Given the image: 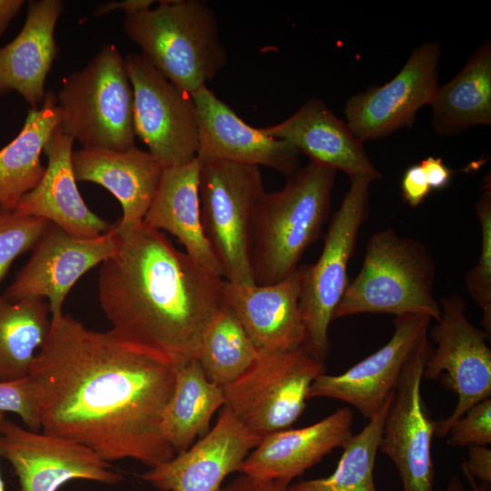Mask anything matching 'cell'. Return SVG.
<instances>
[{
	"instance_id": "603a6c76",
	"label": "cell",
	"mask_w": 491,
	"mask_h": 491,
	"mask_svg": "<svg viewBox=\"0 0 491 491\" xmlns=\"http://www.w3.org/2000/svg\"><path fill=\"white\" fill-rule=\"evenodd\" d=\"M352 425V409L343 407L308 426L266 435L246 457L239 472L290 484L335 448L342 447L353 435Z\"/></svg>"
},
{
	"instance_id": "7bdbcfd3",
	"label": "cell",
	"mask_w": 491,
	"mask_h": 491,
	"mask_svg": "<svg viewBox=\"0 0 491 491\" xmlns=\"http://www.w3.org/2000/svg\"><path fill=\"white\" fill-rule=\"evenodd\" d=\"M446 491H466L463 481L456 476H452Z\"/></svg>"
},
{
	"instance_id": "2e32d148",
	"label": "cell",
	"mask_w": 491,
	"mask_h": 491,
	"mask_svg": "<svg viewBox=\"0 0 491 491\" xmlns=\"http://www.w3.org/2000/svg\"><path fill=\"white\" fill-rule=\"evenodd\" d=\"M431 318L420 315L396 316L394 333L381 348L339 375H320L309 399L327 397L356 408L368 420L394 393L403 368Z\"/></svg>"
},
{
	"instance_id": "ab89813d",
	"label": "cell",
	"mask_w": 491,
	"mask_h": 491,
	"mask_svg": "<svg viewBox=\"0 0 491 491\" xmlns=\"http://www.w3.org/2000/svg\"><path fill=\"white\" fill-rule=\"evenodd\" d=\"M154 0H122L104 3L96 6L94 11L95 17L103 16L114 11H123L126 15L151 9Z\"/></svg>"
},
{
	"instance_id": "836d02e7",
	"label": "cell",
	"mask_w": 491,
	"mask_h": 491,
	"mask_svg": "<svg viewBox=\"0 0 491 491\" xmlns=\"http://www.w3.org/2000/svg\"><path fill=\"white\" fill-rule=\"evenodd\" d=\"M447 435V443L453 446L489 445L491 443V398H486L470 407L451 425Z\"/></svg>"
},
{
	"instance_id": "4dcf8cb0",
	"label": "cell",
	"mask_w": 491,
	"mask_h": 491,
	"mask_svg": "<svg viewBox=\"0 0 491 491\" xmlns=\"http://www.w3.org/2000/svg\"><path fill=\"white\" fill-rule=\"evenodd\" d=\"M393 394L366 426L346 440L336 467L330 476L299 481L289 485L287 491H376L375 462Z\"/></svg>"
},
{
	"instance_id": "f1b7e54d",
	"label": "cell",
	"mask_w": 491,
	"mask_h": 491,
	"mask_svg": "<svg viewBox=\"0 0 491 491\" xmlns=\"http://www.w3.org/2000/svg\"><path fill=\"white\" fill-rule=\"evenodd\" d=\"M49 304L42 297L0 296V381L27 376L49 334Z\"/></svg>"
},
{
	"instance_id": "1f68e13d",
	"label": "cell",
	"mask_w": 491,
	"mask_h": 491,
	"mask_svg": "<svg viewBox=\"0 0 491 491\" xmlns=\"http://www.w3.org/2000/svg\"><path fill=\"white\" fill-rule=\"evenodd\" d=\"M481 227V251L476 264L465 277L466 289L482 310L483 330L491 335V179L483 181L482 194L476 204Z\"/></svg>"
},
{
	"instance_id": "ac0fdd59",
	"label": "cell",
	"mask_w": 491,
	"mask_h": 491,
	"mask_svg": "<svg viewBox=\"0 0 491 491\" xmlns=\"http://www.w3.org/2000/svg\"><path fill=\"white\" fill-rule=\"evenodd\" d=\"M191 96L196 113L199 160L264 165L286 175L298 170L300 154L290 144L245 123L206 85Z\"/></svg>"
},
{
	"instance_id": "44dd1931",
	"label": "cell",
	"mask_w": 491,
	"mask_h": 491,
	"mask_svg": "<svg viewBox=\"0 0 491 491\" xmlns=\"http://www.w3.org/2000/svg\"><path fill=\"white\" fill-rule=\"evenodd\" d=\"M259 130L287 142L310 161L343 171L350 179L368 177L375 181L381 177L363 143L320 99H309L286 120Z\"/></svg>"
},
{
	"instance_id": "f35d334b",
	"label": "cell",
	"mask_w": 491,
	"mask_h": 491,
	"mask_svg": "<svg viewBox=\"0 0 491 491\" xmlns=\"http://www.w3.org/2000/svg\"><path fill=\"white\" fill-rule=\"evenodd\" d=\"M289 485L280 480H264L241 474L219 491H287Z\"/></svg>"
},
{
	"instance_id": "30bf717a",
	"label": "cell",
	"mask_w": 491,
	"mask_h": 491,
	"mask_svg": "<svg viewBox=\"0 0 491 491\" xmlns=\"http://www.w3.org/2000/svg\"><path fill=\"white\" fill-rule=\"evenodd\" d=\"M440 317L430 330L437 345L426 363L424 377L442 378L457 402L445 419L436 421L435 436L442 437L451 425L470 407L491 396L490 336L474 326L466 316V304L457 295L441 298Z\"/></svg>"
},
{
	"instance_id": "7c38bea8",
	"label": "cell",
	"mask_w": 491,
	"mask_h": 491,
	"mask_svg": "<svg viewBox=\"0 0 491 491\" xmlns=\"http://www.w3.org/2000/svg\"><path fill=\"white\" fill-rule=\"evenodd\" d=\"M432 349L427 330L403 368L382 430L379 451L396 466L403 491H434L432 439L436 421L421 392L425 366Z\"/></svg>"
},
{
	"instance_id": "f546056e",
	"label": "cell",
	"mask_w": 491,
	"mask_h": 491,
	"mask_svg": "<svg viewBox=\"0 0 491 491\" xmlns=\"http://www.w3.org/2000/svg\"><path fill=\"white\" fill-rule=\"evenodd\" d=\"M257 356L250 337L225 305L205 330L196 359L207 379L224 387L242 376Z\"/></svg>"
},
{
	"instance_id": "5bb4252c",
	"label": "cell",
	"mask_w": 491,
	"mask_h": 491,
	"mask_svg": "<svg viewBox=\"0 0 491 491\" xmlns=\"http://www.w3.org/2000/svg\"><path fill=\"white\" fill-rule=\"evenodd\" d=\"M0 456L12 466L20 491H57L72 480L115 486L124 476L91 448L3 418Z\"/></svg>"
},
{
	"instance_id": "ffe728a7",
	"label": "cell",
	"mask_w": 491,
	"mask_h": 491,
	"mask_svg": "<svg viewBox=\"0 0 491 491\" xmlns=\"http://www.w3.org/2000/svg\"><path fill=\"white\" fill-rule=\"evenodd\" d=\"M72 162L76 181L102 185L120 203L116 227L122 236L143 224L165 170L149 152L135 145L125 151L82 148L73 151Z\"/></svg>"
},
{
	"instance_id": "9a60e30c",
	"label": "cell",
	"mask_w": 491,
	"mask_h": 491,
	"mask_svg": "<svg viewBox=\"0 0 491 491\" xmlns=\"http://www.w3.org/2000/svg\"><path fill=\"white\" fill-rule=\"evenodd\" d=\"M440 55L437 42L424 43L389 82L347 100L346 123L360 142L387 136L414 124L418 110L431 104L439 86Z\"/></svg>"
},
{
	"instance_id": "e0dca14e",
	"label": "cell",
	"mask_w": 491,
	"mask_h": 491,
	"mask_svg": "<svg viewBox=\"0 0 491 491\" xmlns=\"http://www.w3.org/2000/svg\"><path fill=\"white\" fill-rule=\"evenodd\" d=\"M262 437L225 406L215 426L196 443L140 477L159 491H219Z\"/></svg>"
},
{
	"instance_id": "74e56055",
	"label": "cell",
	"mask_w": 491,
	"mask_h": 491,
	"mask_svg": "<svg viewBox=\"0 0 491 491\" xmlns=\"http://www.w3.org/2000/svg\"><path fill=\"white\" fill-rule=\"evenodd\" d=\"M420 165L432 191L444 189L450 184L454 171L441 157L427 156L421 161Z\"/></svg>"
},
{
	"instance_id": "4fadbf2b",
	"label": "cell",
	"mask_w": 491,
	"mask_h": 491,
	"mask_svg": "<svg viewBox=\"0 0 491 491\" xmlns=\"http://www.w3.org/2000/svg\"><path fill=\"white\" fill-rule=\"evenodd\" d=\"M122 236L114 225L95 237H78L48 222L27 263L3 295L11 299L47 298L51 320L64 315L65 299L78 279L113 256Z\"/></svg>"
},
{
	"instance_id": "7a4b0ae2",
	"label": "cell",
	"mask_w": 491,
	"mask_h": 491,
	"mask_svg": "<svg viewBox=\"0 0 491 491\" xmlns=\"http://www.w3.org/2000/svg\"><path fill=\"white\" fill-rule=\"evenodd\" d=\"M224 281L143 222L101 264L98 299L118 341L175 369L196 358L205 330L225 306Z\"/></svg>"
},
{
	"instance_id": "484cf974",
	"label": "cell",
	"mask_w": 491,
	"mask_h": 491,
	"mask_svg": "<svg viewBox=\"0 0 491 491\" xmlns=\"http://www.w3.org/2000/svg\"><path fill=\"white\" fill-rule=\"evenodd\" d=\"M432 125L442 136H452L491 123V43H483L460 72L439 85L430 104Z\"/></svg>"
},
{
	"instance_id": "277c9868",
	"label": "cell",
	"mask_w": 491,
	"mask_h": 491,
	"mask_svg": "<svg viewBox=\"0 0 491 491\" xmlns=\"http://www.w3.org/2000/svg\"><path fill=\"white\" fill-rule=\"evenodd\" d=\"M126 15V35L174 85L190 95L226 64L215 12L195 0H165Z\"/></svg>"
},
{
	"instance_id": "cb8c5ba5",
	"label": "cell",
	"mask_w": 491,
	"mask_h": 491,
	"mask_svg": "<svg viewBox=\"0 0 491 491\" xmlns=\"http://www.w3.org/2000/svg\"><path fill=\"white\" fill-rule=\"evenodd\" d=\"M62 12L59 0L29 2L23 28L0 48V95L15 91L32 109L43 104L45 83L57 55L55 29Z\"/></svg>"
},
{
	"instance_id": "ee69618b",
	"label": "cell",
	"mask_w": 491,
	"mask_h": 491,
	"mask_svg": "<svg viewBox=\"0 0 491 491\" xmlns=\"http://www.w3.org/2000/svg\"><path fill=\"white\" fill-rule=\"evenodd\" d=\"M5 416V414L0 412V426H1L2 420H3V418ZM0 491H5V483H4V480H3L2 476H1V473H0Z\"/></svg>"
},
{
	"instance_id": "5b68a950",
	"label": "cell",
	"mask_w": 491,
	"mask_h": 491,
	"mask_svg": "<svg viewBox=\"0 0 491 491\" xmlns=\"http://www.w3.org/2000/svg\"><path fill=\"white\" fill-rule=\"evenodd\" d=\"M436 264L419 240L393 229L372 235L362 267L334 312V319L360 314L420 315L436 321Z\"/></svg>"
},
{
	"instance_id": "d6986e66",
	"label": "cell",
	"mask_w": 491,
	"mask_h": 491,
	"mask_svg": "<svg viewBox=\"0 0 491 491\" xmlns=\"http://www.w3.org/2000/svg\"><path fill=\"white\" fill-rule=\"evenodd\" d=\"M304 266L268 286L224 281L225 305L235 314L258 352H287L304 347L306 331L299 299Z\"/></svg>"
},
{
	"instance_id": "b9f144b4",
	"label": "cell",
	"mask_w": 491,
	"mask_h": 491,
	"mask_svg": "<svg viewBox=\"0 0 491 491\" xmlns=\"http://www.w3.org/2000/svg\"><path fill=\"white\" fill-rule=\"evenodd\" d=\"M461 469L472 491H489L490 487L485 486L481 484L479 485L477 483V480H476V478L470 474V472L467 470V468L463 463L461 464Z\"/></svg>"
},
{
	"instance_id": "60d3db41",
	"label": "cell",
	"mask_w": 491,
	"mask_h": 491,
	"mask_svg": "<svg viewBox=\"0 0 491 491\" xmlns=\"http://www.w3.org/2000/svg\"><path fill=\"white\" fill-rule=\"evenodd\" d=\"M24 4V0H0V37Z\"/></svg>"
},
{
	"instance_id": "7402d4cb",
	"label": "cell",
	"mask_w": 491,
	"mask_h": 491,
	"mask_svg": "<svg viewBox=\"0 0 491 491\" xmlns=\"http://www.w3.org/2000/svg\"><path fill=\"white\" fill-rule=\"evenodd\" d=\"M74 141L60 125L55 130L44 147L48 163L41 180L14 211L43 218L75 236L95 237L113 225L92 212L80 195L72 162Z\"/></svg>"
},
{
	"instance_id": "3957f363",
	"label": "cell",
	"mask_w": 491,
	"mask_h": 491,
	"mask_svg": "<svg viewBox=\"0 0 491 491\" xmlns=\"http://www.w3.org/2000/svg\"><path fill=\"white\" fill-rule=\"evenodd\" d=\"M336 172L309 161L281 190L262 194L254 214L250 252L256 285L278 283L298 268L328 218Z\"/></svg>"
},
{
	"instance_id": "8d00e7d4",
	"label": "cell",
	"mask_w": 491,
	"mask_h": 491,
	"mask_svg": "<svg viewBox=\"0 0 491 491\" xmlns=\"http://www.w3.org/2000/svg\"><path fill=\"white\" fill-rule=\"evenodd\" d=\"M463 464L476 480H479L481 485L490 487L491 449L487 446H469L468 457Z\"/></svg>"
},
{
	"instance_id": "d6a6232c",
	"label": "cell",
	"mask_w": 491,
	"mask_h": 491,
	"mask_svg": "<svg viewBox=\"0 0 491 491\" xmlns=\"http://www.w3.org/2000/svg\"><path fill=\"white\" fill-rule=\"evenodd\" d=\"M47 223L40 217L0 209V282L13 262L35 246Z\"/></svg>"
},
{
	"instance_id": "ba28073f",
	"label": "cell",
	"mask_w": 491,
	"mask_h": 491,
	"mask_svg": "<svg viewBox=\"0 0 491 491\" xmlns=\"http://www.w3.org/2000/svg\"><path fill=\"white\" fill-rule=\"evenodd\" d=\"M372 179L355 177L334 214L318 260L304 266L299 307L306 331L304 348L325 361L330 349L329 326L348 285L347 267L358 233L368 214Z\"/></svg>"
},
{
	"instance_id": "6da1fadb",
	"label": "cell",
	"mask_w": 491,
	"mask_h": 491,
	"mask_svg": "<svg viewBox=\"0 0 491 491\" xmlns=\"http://www.w3.org/2000/svg\"><path fill=\"white\" fill-rule=\"evenodd\" d=\"M41 430L82 444L111 463L150 467L175 456L162 432L175 369L131 350L112 332L70 315L51 320L28 375Z\"/></svg>"
},
{
	"instance_id": "9c48e42d",
	"label": "cell",
	"mask_w": 491,
	"mask_h": 491,
	"mask_svg": "<svg viewBox=\"0 0 491 491\" xmlns=\"http://www.w3.org/2000/svg\"><path fill=\"white\" fill-rule=\"evenodd\" d=\"M324 373V363L304 347L258 352L242 376L222 387L225 406L260 436L290 428L306 407L311 385Z\"/></svg>"
},
{
	"instance_id": "d4e9b609",
	"label": "cell",
	"mask_w": 491,
	"mask_h": 491,
	"mask_svg": "<svg viewBox=\"0 0 491 491\" xmlns=\"http://www.w3.org/2000/svg\"><path fill=\"white\" fill-rule=\"evenodd\" d=\"M200 162L165 168L144 222L175 236L185 253L206 271L223 277L222 268L207 242L201 223L198 195Z\"/></svg>"
},
{
	"instance_id": "d590c367",
	"label": "cell",
	"mask_w": 491,
	"mask_h": 491,
	"mask_svg": "<svg viewBox=\"0 0 491 491\" xmlns=\"http://www.w3.org/2000/svg\"><path fill=\"white\" fill-rule=\"evenodd\" d=\"M403 200L411 207L420 205L432 192L420 164L410 165L401 180Z\"/></svg>"
},
{
	"instance_id": "e575fe53",
	"label": "cell",
	"mask_w": 491,
	"mask_h": 491,
	"mask_svg": "<svg viewBox=\"0 0 491 491\" xmlns=\"http://www.w3.org/2000/svg\"><path fill=\"white\" fill-rule=\"evenodd\" d=\"M0 412L17 415L27 428L41 429L39 407L29 376L0 381Z\"/></svg>"
},
{
	"instance_id": "52a82bcc",
	"label": "cell",
	"mask_w": 491,
	"mask_h": 491,
	"mask_svg": "<svg viewBox=\"0 0 491 491\" xmlns=\"http://www.w3.org/2000/svg\"><path fill=\"white\" fill-rule=\"evenodd\" d=\"M199 162L202 227L224 280L256 285L250 252L254 214L265 192L259 166L224 160Z\"/></svg>"
},
{
	"instance_id": "8992f818",
	"label": "cell",
	"mask_w": 491,
	"mask_h": 491,
	"mask_svg": "<svg viewBox=\"0 0 491 491\" xmlns=\"http://www.w3.org/2000/svg\"><path fill=\"white\" fill-rule=\"evenodd\" d=\"M56 101L63 132L83 148L125 151L135 145L133 90L125 60L114 45L65 77Z\"/></svg>"
},
{
	"instance_id": "83f0119b",
	"label": "cell",
	"mask_w": 491,
	"mask_h": 491,
	"mask_svg": "<svg viewBox=\"0 0 491 491\" xmlns=\"http://www.w3.org/2000/svg\"><path fill=\"white\" fill-rule=\"evenodd\" d=\"M175 386L162 418V432L175 455L207 433L215 413L225 406L222 387L210 382L194 358L175 369Z\"/></svg>"
},
{
	"instance_id": "8fae6325",
	"label": "cell",
	"mask_w": 491,
	"mask_h": 491,
	"mask_svg": "<svg viewBox=\"0 0 491 491\" xmlns=\"http://www.w3.org/2000/svg\"><path fill=\"white\" fill-rule=\"evenodd\" d=\"M133 90L135 135L165 168L196 157L198 130L192 96L181 90L142 55L125 56Z\"/></svg>"
},
{
	"instance_id": "4316f807",
	"label": "cell",
	"mask_w": 491,
	"mask_h": 491,
	"mask_svg": "<svg viewBox=\"0 0 491 491\" xmlns=\"http://www.w3.org/2000/svg\"><path fill=\"white\" fill-rule=\"evenodd\" d=\"M59 125L56 95L48 91L40 108L29 110L19 134L0 149V209L13 211L39 183L45 169L41 153Z\"/></svg>"
}]
</instances>
